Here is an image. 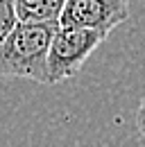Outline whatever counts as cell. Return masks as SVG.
I'll list each match as a JSON object with an SVG mask.
<instances>
[{"instance_id":"6da1fadb","label":"cell","mask_w":145,"mask_h":147,"mask_svg":"<svg viewBox=\"0 0 145 147\" xmlns=\"http://www.w3.org/2000/svg\"><path fill=\"white\" fill-rule=\"evenodd\" d=\"M59 23H18L0 43V77L48 84V52Z\"/></svg>"},{"instance_id":"7a4b0ae2","label":"cell","mask_w":145,"mask_h":147,"mask_svg":"<svg viewBox=\"0 0 145 147\" xmlns=\"http://www.w3.org/2000/svg\"><path fill=\"white\" fill-rule=\"evenodd\" d=\"M107 38L104 32L59 25L48 52V84H61L82 70V66Z\"/></svg>"},{"instance_id":"3957f363","label":"cell","mask_w":145,"mask_h":147,"mask_svg":"<svg viewBox=\"0 0 145 147\" xmlns=\"http://www.w3.org/2000/svg\"><path fill=\"white\" fill-rule=\"evenodd\" d=\"M129 18V0H66L59 25L86 27L109 34Z\"/></svg>"},{"instance_id":"277c9868","label":"cell","mask_w":145,"mask_h":147,"mask_svg":"<svg viewBox=\"0 0 145 147\" xmlns=\"http://www.w3.org/2000/svg\"><path fill=\"white\" fill-rule=\"evenodd\" d=\"M66 0H16L20 23H59Z\"/></svg>"},{"instance_id":"5b68a950","label":"cell","mask_w":145,"mask_h":147,"mask_svg":"<svg viewBox=\"0 0 145 147\" xmlns=\"http://www.w3.org/2000/svg\"><path fill=\"white\" fill-rule=\"evenodd\" d=\"M18 23L16 14V0H0V43L14 32Z\"/></svg>"},{"instance_id":"8992f818","label":"cell","mask_w":145,"mask_h":147,"mask_svg":"<svg viewBox=\"0 0 145 147\" xmlns=\"http://www.w3.org/2000/svg\"><path fill=\"white\" fill-rule=\"evenodd\" d=\"M136 127L141 131V136L145 138V95L141 100V107H138V113H136Z\"/></svg>"}]
</instances>
